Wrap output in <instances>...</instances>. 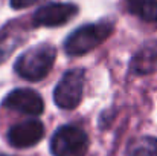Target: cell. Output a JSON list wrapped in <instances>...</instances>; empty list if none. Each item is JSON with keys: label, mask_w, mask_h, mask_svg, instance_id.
<instances>
[{"label": "cell", "mask_w": 157, "mask_h": 156, "mask_svg": "<svg viewBox=\"0 0 157 156\" xmlns=\"http://www.w3.org/2000/svg\"><path fill=\"white\" fill-rule=\"evenodd\" d=\"M114 28L116 25L113 18H102L95 23H87L84 26L76 28L64 40L63 48L66 55L81 57L95 51L105 40L110 38V35L114 32Z\"/></svg>", "instance_id": "6da1fadb"}, {"label": "cell", "mask_w": 157, "mask_h": 156, "mask_svg": "<svg viewBox=\"0 0 157 156\" xmlns=\"http://www.w3.org/2000/svg\"><path fill=\"white\" fill-rule=\"evenodd\" d=\"M56 60V48L51 43H40L23 51L14 61V72L29 83L41 81L49 75Z\"/></svg>", "instance_id": "7a4b0ae2"}, {"label": "cell", "mask_w": 157, "mask_h": 156, "mask_svg": "<svg viewBox=\"0 0 157 156\" xmlns=\"http://www.w3.org/2000/svg\"><path fill=\"white\" fill-rule=\"evenodd\" d=\"M89 135L75 124H64L53 132L51 153L53 156H86L89 152Z\"/></svg>", "instance_id": "3957f363"}, {"label": "cell", "mask_w": 157, "mask_h": 156, "mask_svg": "<svg viewBox=\"0 0 157 156\" xmlns=\"http://www.w3.org/2000/svg\"><path fill=\"white\" fill-rule=\"evenodd\" d=\"M86 84V70L81 67L69 69L63 74L53 89V103L63 110H75L81 101Z\"/></svg>", "instance_id": "277c9868"}, {"label": "cell", "mask_w": 157, "mask_h": 156, "mask_svg": "<svg viewBox=\"0 0 157 156\" xmlns=\"http://www.w3.org/2000/svg\"><path fill=\"white\" fill-rule=\"evenodd\" d=\"M79 12L78 5L70 2H49L40 6L32 18V28H59L73 20Z\"/></svg>", "instance_id": "5b68a950"}, {"label": "cell", "mask_w": 157, "mask_h": 156, "mask_svg": "<svg viewBox=\"0 0 157 156\" xmlns=\"http://www.w3.org/2000/svg\"><path fill=\"white\" fill-rule=\"evenodd\" d=\"M44 138V124L38 118H31L9 127L6 139L14 149H29Z\"/></svg>", "instance_id": "8992f818"}, {"label": "cell", "mask_w": 157, "mask_h": 156, "mask_svg": "<svg viewBox=\"0 0 157 156\" xmlns=\"http://www.w3.org/2000/svg\"><path fill=\"white\" fill-rule=\"evenodd\" d=\"M2 106L29 116H40L44 112V101L41 95L29 87H18L11 90L5 97Z\"/></svg>", "instance_id": "52a82bcc"}, {"label": "cell", "mask_w": 157, "mask_h": 156, "mask_svg": "<svg viewBox=\"0 0 157 156\" xmlns=\"http://www.w3.org/2000/svg\"><path fill=\"white\" fill-rule=\"evenodd\" d=\"M28 38V28L21 20H11L0 28V64Z\"/></svg>", "instance_id": "ba28073f"}, {"label": "cell", "mask_w": 157, "mask_h": 156, "mask_svg": "<svg viewBox=\"0 0 157 156\" xmlns=\"http://www.w3.org/2000/svg\"><path fill=\"white\" fill-rule=\"evenodd\" d=\"M128 70L136 77H145L157 72V38L145 42L133 54Z\"/></svg>", "instance_id": "9c48e42d"}, {"label": "cell", "mask_w": 157, "mask_h": 156, "mask_svg": "<svg viewBox=\"0 0 157 156\" xmlns=\"http://www.w3.org/2000/svg\"><path fill=\"white\" fill-rule=\"evenodd\" d=\"M127 11L145 23H157V0H124Z\"/></svg>", "instance_id": "30bf717a"}, {"label": "cell", "mask_w": 157, "mask_h": 156, "mask_svg": "<svg viewBox=\"0 0 157 156\" xmlns=\"http://www.w3.org/2000/svg\"><path fill=\"white\" fill-rule=\"evenodd\" d=\"M127 156H157V136H137L128 142Z\"/></svg>", "instance_id": "8fae6325"}, {"label": "cell", "mask_w": 157, "mask_h": 156, "mask_svg": "<svg viewBox=\"0 0 157 156\" xmlns=\"http://www.w3.org/2000/svg\"><path fill=\"white\" fill-rule=\"evenodd\" d=\"M40 2H44V0H9V5L12 9H26Z\"/></svg>", "instance_id": "7c38bea8"}, {"label": "cell", "mask_w": 157, "mask_h": 156, "mask_svg": "<svg viewBox=\"0 0 157 156\" xmlns=\"http://www.w3.org/2000/svg\"><path fill=\"white\" fill-rule=\"evenodd\" d=\"M0 156H8V155H0Z\"/></svg>", "instance_id": "4fadbf2b"}]
</instances>
